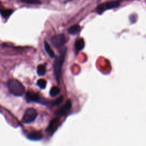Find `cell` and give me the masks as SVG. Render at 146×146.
<instances>
[{"label":"cell","instance_id":"cell-1","mask_svg":"<svg viewBox=\"0 0 146 146\" xmlns=\"http://www.w3.org/2000/svg\"><path fill=\"white\" fill-rule=\"evenodd\" d=\"M66 55V49L64 48L60 52L59 55L56 58L53 64L54 72L58 82H59V80L61 76L62 68L65 59Z\"/></svg>","mask_w":146,"mask_h":146},{"label":"cell","instance_id":"cell-2","mask_svg":"<svg viewBox=\"0 0 146 146\" xmlns=\"http://www.w3.org/2000/svg\"><path fill=\"white\" fill-rule=\"evenodd\" d=\"M8 87L12 94L16 97L22 96L25 91L24 85L17 80H11L8 83Z\"/></svg>","mask_w":146,"mask_h":146},{"label":"cell","instance_id":"cell-3","mask_svg":"<svg viewBox=\"0 0 146 146\" xmlns=\"http://www.w3.org/2000/svg\"><path fill=\"white\" fill-rule=\"evenodd\" d=\"M37 115H38V112L34 109H33V108L28 109L26 111L22 118V121L24 123H25V124L30 123L33 122L37 118Z\"/></svg>","mask_w":146,"mask_h":146},{"label":"cell","instance_id":"cell-4","mask_svg":"<svg viewBox=\"0 0 146 146\" xmlns=\"http://www.w3.org/2000/svg\"><path fill=\"white\" fill-rule=\"evenodd\" d=\"M66 37L63 34L55 35L51 38V42L53 46L57 49L62 47L66 43Z\"/></svg>","mask_w":146,"mask_h":146},{"label":"cell","instance_id":"cell-5","mask_svg":"<svg viewBox=\"0 0 146 146\" xmlns=\"http://www.w3.org/2000/svg\"><path fill=\"white\" fill-rule=\"evenodd\" d=\"M119 6V2L117 1H111L106 3L101 4L97 8V11L99 13H102L106 10L114 9Z\"/></svg>","mask_w":146,"mask_h":146},{"label":"cell","instance_id":"cell-6","mask_svg":"<svg viewBox=\"0 0 146 146\" xmlns=\"http://www.w3.org/2000/svg\"><path fill=\"white\" fill-rule=\"evenodd\" d=\"M71 108V102L70 100H67L66 103L56 111V114L58 116H63L66 115Z\"/></svg>","mask_w":146,"mask_h":146},{"label":"cell","instance_id":"cell-7","mask_svg":"<svg viewBox=\"0 0 146 146\" xmlns=\"http://www.w3.org/2000/svg\"><path fill=\"white\" fill-rule=\"evenodd\" d=\"M26 98L28 102H38L40 99L39 95L32 91H28L26 95Z\"/></svg>","mask_w":146,"mask_h":146},{"label":"cell","instance_id":"cell-8","mask_svg":"<svg viewBox=\"0 0 146 146\" xmlns=\"http://www.w3.org/2000/svg\"><path fill=\"white\" fill-rule=\"evenodd\" d=\"M42 134L39 131H33L30 132L28 135V138L32 140H39L42 138Z\"/></svg>","mask_w":146,"mask_h":146},{"label":"cell","instance_id":"cell-9","mask_svg":"<svg viewBox=\"0 0 146 146\" xmlns=\"http://www.w3.org/2000/svg\"><path fill=\"white\" fill-rule=\"evenodd\" d=\"M58 122H59V120L57 118L52 120L47 128V131L49 132H53L54 131H55V130L58 127Z\"/></svg>","mask_w":146,"mask_h":146},{"label":"cell","instance_id":"cell-10","mask_svg":"<svg viewBox=\"0 0 146 146\" xmlns=\"http://www.w3.org/2000/svg\"><path fill=\"white\" fill-rule=\"evenodd\" d=\"M81 28L80 26L78 25H74L71 26L68 29V33L71 35H76L81 31Z\"/></svg>","mask_w":146,"mask_h":146},{"label":"cell","instance_id":"cell-11","mask_svg":"<svg viewBox=\"0 0 146 146\" xmlns=\"http://www.w3.org/2000/svg\"><path fill=\"white\" fill-rule=\"evenodd\" d=\"M85 47V41L83 39H78L75 43V47L78 51L82 50Z\"/></svg>","mask_w":146,"mask_h":146},{"label":"cell","instance_id":"cell-12","mask_svg":"<svg viewBox=\"0 0 146 146\" xmlns=\"http://www.w3.org/2000/svg\"><path fill=\"white\" fill-rule=\"evenodd\" d=\"M44 47H45V49L47 53V54L49 55V56L51 58H54L55 57L54 52L51 49L50 45H49V43L46 41L44 42Z\"/></svg>","mask_w":146,"mask_h":146},{"label":"cell","instance_id":"cell-13","mask_svg":"<svg viewBox=\"0 0 146 146\" xmlns=\"http://www.w3.org/2000/svg\"><path fill=\"white\" fill-rule=\"evenodd\" d=\"M46 73V67L44 65L40 64L37 67V74L39 76H43Z\"/></svg>","mask_w":146,"mask_h":146},{"label":"cell","instance_id":"cell-14","mask_svg":"<svg viewBox=\"0 0 146 146\" xmlns=\"http://www.w3.org/2000/svg\"><path fill=\"white\" fill-rule=\"evenodd\" d=\"M60 93V89L59 87H57V86H54L53 87L50 91V95L53 97H54L55 96H57V95H58Z\"/></svg>","mask_w":146,"mask_h":146},{"label":"cell","instance_id":"cell-15","mask_svg":"<svg viewBox=\"0 0 146 146\" xmlns=\"http://www.w3.org/2000/svg\"><path fill=\"white\" fill-rule=\"evenodd\" d=\"M13 11L11 9L8 10H0V13L4 17H9L13 13Z\"/></svg>","mask_w":146,"mask_h":146},{"label":"cell","instance_id":"cell-16","mask_svg":"<svg viewBox=\"0 0 146 146\" xmlns=\"http://www.w3.org/2000/svg\"><path fill=\"white\" fill-rule=\"evenodd\" d=\"M22 3L28 4H34V5H38L41 4V1L39 0H21Z\"/></svg>","mask_w":146,"mask_h":146},{"label":"cell","instance_id":"cell-17","mask_svg":"<svg viewBox=\"0 0 146 146\" xmlns=\"http://www.w3.org/2000/svg\"><path fill=\"white\" fill-rule=\"evenodd\" d=\"M46 81L43 79H40L37 81V85L42 89H44L46 86Z\"/></svg>","mask_w":146,"mask_h":146},{"label":"cell","instance_id":"cell-18","mask_svg":"<svg viewBox=\"0 0 146 146\" xmlns=\"http://www.w3.org/2000/svg\"><path fill=\"white\" fill-rule=\"evenodd\" d=\"M63 99V97L62 96L59 97V98H58V99H57L55 101H54V102H53V106H58V105H59V104H61V103L62 102Z\"/></svg>","mask_w":146,"mask_h":146}]
</instances>
